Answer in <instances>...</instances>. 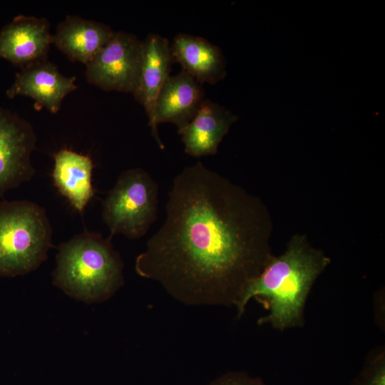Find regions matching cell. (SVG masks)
<instances>
[{
  "instance_id": "6da1fadb",
  "label": "cell",
  "mask_w": 385,
  "mask_h": 385,
  "mask_svg": "<svg viewBox=\"0 0 385 385\" xmlns=\"http://www.w3.org/2000/svg\"><path fill=\"white\" fill-rule=\"evenodd\" d=\"M237 197L201 162L184 168L173 180L163 225L136 258L138 274L187 304L236 307L268 262Z\"/></svg>"
},
{
  "instance_id": "7a4b0ae2",
  "label": "cell",
  "mask_w": 385,
  "mask_h": 385,
  "mask_svg": "<svg viewBox=\"0 0 385 385\" xmlns=\"http://www.w3.org/2000/svg\"><path fill=\"white\" fill-rule=\"evenodd\" d=\"M329 262L321 252L296 239L284 254L270 258L247 285L236 306L237 316L243 314L251 299L259 298L266 302L270 311L259 319V324H269L280 331L303 326L307 297Z\"/></svg>"
},
{
  "instance_id": "3957f363",
  "label": "cell",
  "mask_w": 385,
  "mask_h": 385,
  "mask_svg": "<svg viewBox=\"0 0 385 385\" xmlns=\"http://www.w3.org/2000/svg\"><path fill=\"white\" fill-rule=\"evenodd\" d=\"M111 237L83 232L61 244L53 283L87 303L103 302L123 284V262Z\"/></svg>"
},
{
  "instance_id": "277c9868",
  "label": "cell",
  "mask_w": 385,
  "mask_h": 385,
  "mask_svg": "<svg viewBox=\"0 0 385 385\" xmlns=\"http://www.w3.org/2000/svg\"><path fill=\"white\" fill-rule=\"evenodd\" d=\"M51 239L43 207L28 200L0 201V276L36 270L47 258Z\"/></svg>"
},
{
  "instance_id": "5b68a950",
  "label": "cell",
  "mask_w": 385,
  "mask_h": 385,
  "mask_svg": "<svg viewBox=\"0 0 385 385\" xmlns=\"http://www.w3.org/2000/svg\"><path fill=\"white\" fill-rule=\"evenodd\" d=\"M158 187L142 168L123 172L103 202L102 218L112 237L122 234L129 239L143 237L158 212Z\"/></svg>"
},
{
  "instance_id": "8992f818",
  "label": "cell",
  "mask_w": 385,
  "mask_h": 385,
  "mask_svg": "<svg viewBox=\"0 0 385 385\" xmlns=\"http://www.w3.org/2000/svg\"><path fill=\"white\" fill-rule=\"evenodd\" d=\"M143 41L115 31L106 45L86 64L88 81L105 91L135 94L139 84Z\"/></svg>"
},
{
  "instance_id": "52a82bcc",
  "label": "cell",
  "mask_w": 385,
  "mask_h": 385,
  "mask_svg": "<svg viewBox=\"0 0 385 385\" xmlns=\"http://www.w3.org/2000/svg\"><path fill=\"white\" fill-rule=\"evenodd\" d=\"M36 143L31 125L0 106V197L34 175L31 156Z\"/></svg>"
},
{
  "instance_id": "ba28073f",
  "label": "cell",
  "mask_w": 385,
  "mask_h": 385,
  "mask_svg": "<svg viewBox=\"0 0 385 385\" xmlns=\"http://www.w3.org/2000/svg\"><path fill=\"white\" fill-rule=\"evenodd\" d=\"M205 91L200 83L184 71L170 76L156 99L151 133L158 146L164 148L158 125L171 123L181 131L196 115L205 101Z\"/></svg>"
},
{
  "instance_id": "9c48e42d",
  "label": "cell",
  "mask_w": 385,
  "mask_h": 385,
  "mask_svg": "<svg viewBox=\"0 0 385 385\" xmlns=\"http://www.w3.org/2000/svg\"><path fill=\"white\" fill-rule=\"evenodd\" d=\"M75 81L76 77L62 75L45 59L21 68L6 94L10 98L17 96L31 97L36 110L46 108L56 113L64 97L77 88Z\"/></svg>"
},
{
  "instance_id": "30bf717a",
  "label": "cell",
  "mask_w": 385,
  "mask_h": 385,
  "mask_svg": "<svg viewBox=\"0 0 385 385\" xmlns=\"http://www.w3.org/2000/svg\"><path fill=\"white\" fill-rule=\"evenodd\" d=\"M45 19L18 16L0 31V58L24 68L45 60L53 43Z\"/></svg>"
},
{
  "instance_id": "8fae6325",
  "label": "cell",
  "mask_w": 385,
  "mask_h": 385,
  "mask_svg": "<svg viewBox=\"0 0 385 385\" xmlns=\"http://www.w3.org/2000/svg\"><path fill=\"white\" fill-rule=\"evenodd\" d=\"M237 118L231 111L205 99L193 119L178 133L185 153L196 158L216 154L220 143Z\"/></svg>"
},
{
  "instance_id": "7c38bea8",
  "label": "cell",
  "mask_w": 385,
  "mask_h": 385,
  "mask_svg": "<svg viewBox=\"0 0 385 385\" xmlns=\"http://www.w3.org/2000/svg\"><path fill=\"white\" fill-rule=\"evenodd\" d=\"M173 63L168 40L159 34H149L143 41L139 84L133 96L144 107L150 127L156 99L170 76Z\"/></svg>"
},
{
  "instance_id": "4fadbf2b",
  "label": "cell",
  "mask_w": 385,
  "mask_h": 385,
  "mask_svg": "<svg viewBox=\"0 0 385 385\" xmlns=\"http://www.w3.org/2000/svg\"><path fill=\"white\" fill-rule=\"evenodd\" d=\"M174 63L201 85L215 84L226 76L225 59L217 46L200 36L179 34L170 45Z\"/></svg>"
},
{
  "instance_id": "5bb4252c",
  "label": "cell",
  "mask_w": 385,
  "mask_h": 385,
  "mask_svg": "<svg viewBox=\"0 0 385 385\" xmlns=\"http://www.w3.org/2000/svg\"><path fill=\"white\" fill-rule=\"evenodd\" d=\"M53 158L52 178L55 187L72 207L82 214L96 192L92 184V159L67 148L58 151Z\"/></svg>"
},
{
  "instance_id": "9a60e30c",
  "label": "cell",
  "mask_w": 385,
  "mask_h": 385,
  "mask_svg": "<svg viewBox=\"0 0 385 385\" xmlns=\"http://www.w3.org/2000/svg\"><path fill=\"white\" fill-rule=\"evenodd\" d=\"M115 31L108 25L68 16L57 28L53 43L71 60L88 64Z\"/></svg>"
},
{
  "instance_id": "2e32d148",
  "label": "cell",
  "mask_w": 385,
  "mask_h": 385,
  "mask_svg": "<svg viewBox=\"0 0 385 385\" xmlns=\"http://www.w3.org/2000/svg\"><path fill=\"white\" fill-rule=\"evenodd\" d=\"M351 385H385L384 348L377 347L368 354Z\"/></svg>"
},
{
  "instance_id": "e0dca14e",
  "label": "cell",
  "mask_w": 385,
  "mask_h": 385,
  "mask_svg": "<svg viewBox=\"0 0 385 385\" xmlns=\"http://www.w3.org/2000/svg\"><path fill=\"white\" fill-rule=\"evenodd\" d=\"M209 385H267L260 378L251 376L244 371H230L212 381Z\"/></svg>"
}]
</instances>
